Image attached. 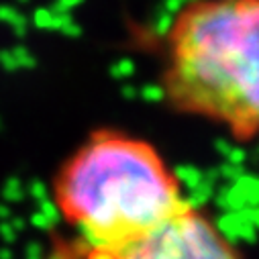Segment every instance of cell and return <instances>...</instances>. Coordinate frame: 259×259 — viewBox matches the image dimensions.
<instances>
[{"instance_id": "6da1fadb", "label": "cell", "mask_w": 259, "mask_h": 259, "mask_svg": "<svg viewBox=\"0 0 259 259\" xmlns=\"http://www.w3.org/2000/svg\"><path fill=\"white\" fill-rule=\"evenodd\" d=\"M163 104L259 147V0H186L157 49Z\"/></svg>"}, {"instance_id": "7a4b0ae2", "label": "cell", "mask_w": 259, "mask_h": 259, "mask_svg": "<svg viewBox=\"0 0 259 259\" xmlns=\"http://www.w3.org/2000/svg\"><path fill=\"white\" fill-rule=\"evenodd\" d=\"M51 200L84 251L122 249L192 204L163 153L116 126L94 128L63 157Z\"/></svg>"}, {"instance_id": "3957f363", "label": "cell", "mask_w": 259, "mask_h": 259, "mask_svg": "<svg viewBox=\"0 0 259 259\" xmlns=\"http://www.w3.org/2000/svg\"><path fill=\"white\" fill-rule=\"evenodd\" d=\"M82 259H241V255L206 212L188 204L143 239L116 251H84Z\"/></svg>"}]
</instances>
